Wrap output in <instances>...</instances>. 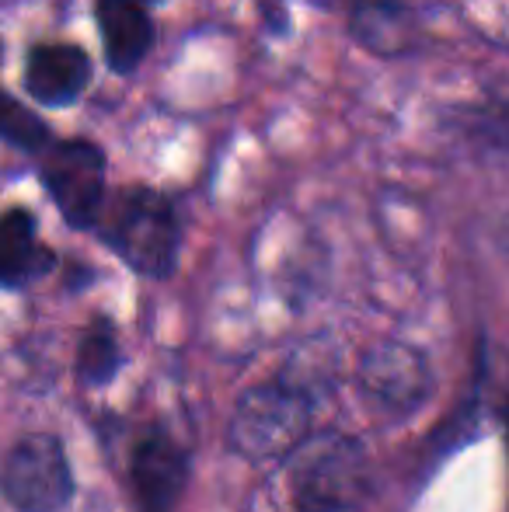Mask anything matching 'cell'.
I'll return each mask as SVG.
<instances>
[{
  "label": "cell",
  "instance_id": "1",
  "mask_svg": "<svg viewBox=\"0 0 509 512\" xmlns=\"http://www.w3.org/2000/svg\"><path fill=\"white\" fill-rule=\"evenodd\" d=\"M311 429V398L290 380H265L238 398L227 422V446L241 460L269 464L297 453Z\"/></svg>",
  "mask_w": 509,
  "mask_h": 512
},
{
  "label": "cell",
  "instance_id": "2",
  "mask_svg": "<svg viewBox=\"0 0 509 512\" xmlns=\"http://www.w3.org/2000/svg\"><path fill=\"white\" fill-rule=\"evenodd\" d=\"M102 237L133 272L147 279H168L178 262L182 227L171 199L154 189H126L102 213Z\"/></svg>",
  "mask_w": 509,
  "mask_h": 512
},
{
  "label": "cell",
  "instance_id": "3",
  "mask_svg": "<svg viewBox=\"0 0 509 512\" xmlns=\"http://www.w3.org/2000/svg\"><path fill=\"white\" fill-rule=\"evenodd\" d=\"M370 488L363 443L342 432L307 439L290 471V499L297 512H349Z\"/></svg>",
  "mask_w": 509,
  "mask_h": 512
},
{
  "label": "cell",
  "instance_id": "4",
  "mask_svg": "<svg viewBox=\"0 0 509 512\" xmlns=\"http://www.w3.org/2000/svg\"><path fill=\"white\" fill-rule=\"evenodd\" d=\"M39 178L67 227H98L105 213V154L98 143L53 140L39 154Z\"/></svg>",
  "mask_w": 509,
  "mask_h": 512
},
{
  "label": "cell",
  "instance_id": "5",
  "mask_svg": "<svg viewBox=\"0 0 509 512\" xmlns=\"http://www.w3.org/2000/svg\"><path fill=\"white\" fill-rule=\"evenodd\" d=\"M4 495L14 512H60L74 495L67 450L49 432H28L4 457Z\"/></svg>",
  "mask_w": 509,
  "mask_h": 512
},
{
  "label": "cell",
  "instance_id": "6",
  "mask_svg": "<svg viewBox=\"0 0 509 512\" xmlns=\"http://www.w3.org/2000/svg\"><path fill=\"white\" fill-rule=\"evenodd\" d=\"M360 391L377 411L405 418L433 394V370L426 356L405 342H377L360 359Z\"/></svg>",
  "mask_w": 509,
  "mask_h": 512
},
{
  "label": "cell",
  "instance_id": "7",
  "mask_svg": "<svg viewBox=\"0 0 509 512\" xmlns=\"http://www.w3.org/2000/svg\"><path fill=\"white\" fill-rule=\"evenodd\" d=\"M189 457L185 450L161 429L140 436L133 450V488L140 512H171L185 488Z\"/></svg>",
  "mask_w": 509,
  "mask_h": 512
},
{
  "label": "cell",
  "instance_id": "8",
  "mask_svg": "<svg viewBox=\"0 0 509 512\" xmlns=\"http://www.w3.org/2000/svg\"><path fill=\"white\" fill-rule=\"evenodd\" d=\"M91 81V60L74 42H39L25 53V88L46 108L74 105Z\"/></svg>",
  "mask_w": 509,
  "mask_h": 512
},
{
  "label": "cell",
  "instance_id": "9",
  "mask_svg": "<svg viewBox=\"0 0 509 512\" xmlns=\"http://www.w3.org/2000/svg\"><path fill=\"white\" fill-rule=\"evenodd\" d=\"M150 4L143 0H98L95 21L102 35L105 63L112 74H133L147 60L154 46V21H150Z\"/></svg>",
  "mask_w": 509,
  "mask_h": 512
},
{
  "label": "cell",
  "instance_id": "10",
  "mask_svg": "<svg viewBox=\"0 0 509 512\" xmlns=\"http://www.w3.org/2000/svg\"><path fill=\"white\" fill-rule=\"evenodd\" d=\"M353 39L377 56H398L415 49L419 21L408 0H356L349 14Z\"/></svg>",
  "mask_w": 509,
  "mask_h": 512
},
{
  "label": "cell",
  "instance_id": "11",
  "mask_svg": "<svg viewBox=\"0 0 509 512\" xmlns=\"http://www.w3.org/2000/svg\"><path fill=\"white\" fill-rule=\"evenodd\" d=\"M56 265V255L39 241L35 216L21 206H11L0 223V279L7 290L35 283Z\"/></svg>",
  "mask_w": 509,
  "mask_h": 512
},
{
  "label": "cell",
  "instance_id": "12",
  "mask_svg": "<svg viewBox=\"0 0 509 512\" xmlns=\"http://www.w3.org/2000/svg\"><path fill=\"white\" fill-rule=\"evenodd\" d=\"M119 370V338L116 328H112L105 317H98L88 328L81 342V352H77V377L88 387H102L116 377Z\"/></svg>",
  "mask_w": 509,
  "mask_h": 512
},
{
  "label": "cell",
  "instance_id": "13",
  "mask_svg": "<svg viewBox=\"0 0 509 512\" xmlns=\"http://www.w3.org/2000/svg\"><path fill=\"white\" fill-rule=\"evenodd\" d=\"M468 136L485 150L509 157V95H492L464 115Z\"/></svg>",
  "mask_w": 509,
  "mask_h": 512
},
{
  "label": "cell",
  "instance_id": "14",
  "mask_svg": "<svg viewBox=\"0 0 509 512\" xmlns=\"http://www.w3.org/2000/svg\"><path fill=\"white\" fill-rule=\"evenodd\" d=\"M4 140L11 143V147L25 150V154L39 157L42 150L53 143V133H49L46 122H42L39 115L28 112L18 98H7V105H4Z\"/></svg>",
  "mask_w": 509,
  "mask_h": 512
},
{
  "label": "cell",
  "instance_id": "15",
  "mask_svg": "<svg viewBox=\"0 0 509 512\" xmlns=\"http://www.w3.org/2000/svg\"><path fill=\"white\" fill-rule=\"evenodd\" d=\"M258 7H262L265 21H269L272 28H283V21H286V14H283L286 0H258Z\"/></svg>",
  "mask_w": 509,
  "mask_h": 512
},
{
  "label": "cell",
  "instance_id": "16",
  "mask_svg": "<svg viewBox=\"0 0 509 512\" xmlns=\"http://www.w3.org/2000/svg\"><path fill=\"white\" fill-rule=\"evenodd\" d=\"M143 4H157V0H143Z\"/></svg>",
  "mask_w": 509,
  "mask_h": 512
}]
</instances>
